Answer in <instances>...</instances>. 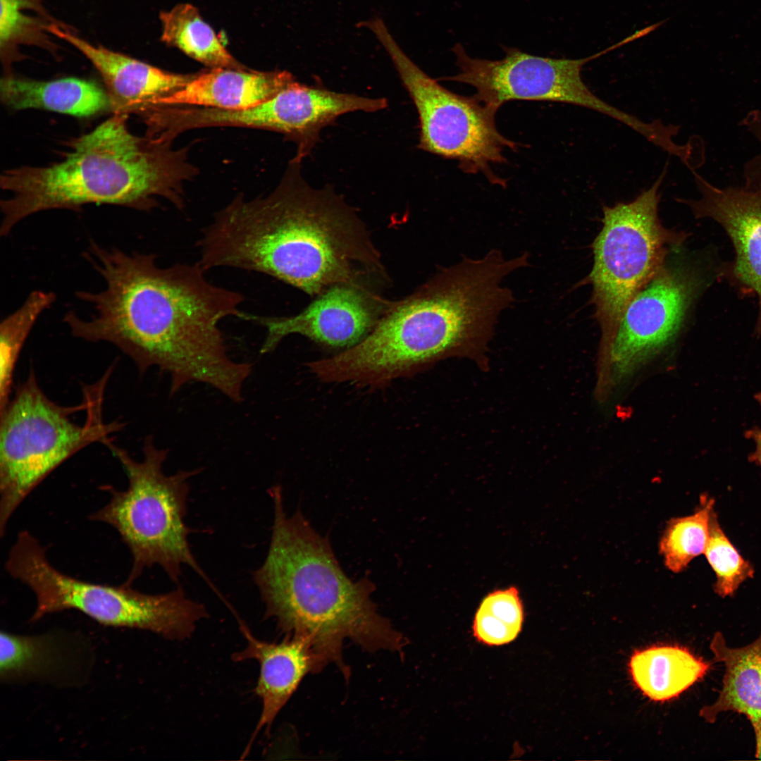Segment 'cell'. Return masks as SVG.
<instances>
[{
  "mask_svg": "<svg viewBox=\"0 0 761 761\" xmlns=\"http://www.w3.org/2000/svg\"><path fill=\"white\" fill-rule=\"evenodd\" d=\"M84 255L104 287L76 293L92 311L86 318L73 311L65 314L63 321L74 337L113 345L140 374L158 367L171 377V395L199 382L235 402L243 401L252 364L230 359L219 326L242 314L241 293L209 282L199 262L161 267L155 254L94 241Z\"/></svg>",
  "mask_w": 761,
  "mask_h": 761,
  "instance_id": "cell-1",
  "label": "cell"
},
{
  "mask_svg": "<svg viewBox=\"0 0 761 761\" xmlns=\"http://www.w3.org/2000/svg\"><path fill=\"white\" fill-rule=\"evenodd\" d=\"M293 159L264 197H235L215 214L197 246L207 271L269 275L318 295L339 283L385 278L378 249L355 210L331 187L312 188Z\"/></svg>",
  "mask_w": 761,
  "mask_h": 761,
  "instance_id": "cell-2",
  "label": "cell"
},
{
  "mask_svg": "<svg viewBox=\"0 0 761 761\" xmlns=\"http://www.w3.org/2000/svg\"><path fill=\"white\" fill-rule=\"evenodd\" d=\"M527 265L524 254L507 259L492 249L481 259L443 268L395 301L359 343L324 359L326 378L380 386L447 355L480 350L514 301L503 279Z\"/></svg>",
  "mask_w": 761,
  "mask_h": 761,
  "instance_id": "cell-3",
  "label": "cell"
},
{
  "mask_svg": "<svg viewBox=\"0 0 761 761\" xmlns=\"http://www.w3.org/2000/svg\"><path fill=\"white\" fill-rule=\"evenodd\" d=\"M268 492L273 504L271 540L264 562L252 573L266 618L276 619L285 635L309 638L318 672L333 662L349 676L342 658L346 639L371 652H401L406 640L378 612L371 598L373 583L347 576L328 538L300 509L287 515L280 485Z\"/></svg>",
  "mask_w": 761,
  "mask_h": 761,
  "instance_id": "cell-4",
  "label": "cell"
},
{
  "mask_svg": "<svg viewBox=\"0 0 761 761\" xmlns=\"http://www.w3.org/2000/svg\"><path fill=\"white\" fill-rule=\"evenodd\" d=\"M127 118L114 113L75 138L61 161L5 171L0 185L11 195L1 202V236L47 210L78 211L94 204L147 211L157 204V197L182 207V184L195 171L186 152L147 135L132 134Z\"/></svg>",
  "mask_w": 761,
  "mask_h": 761,
  "instance_id": "cell-5",
  "label": "cell"
},
{
  "mask_svg": "<svg viewBox=\"0 0 761 761\" xmlns=\"http://www.w3.org/2000/svg\"><path fill=\"white\" fill-rule=\"evenodd\" d=\"M106 384L100 380L84 387V401L74 407L49 399L32 368L16 388L0 413L1 537L15 511L47 476L83 448L104 445L122 429L121 422L103 419Z\"/></svg>",
  "mask_w": 761,
  "mask_h": 761,
  "instance_id": "cell-6",
  "label": "cell"
},
{
  "mask_svg": "<svg viewBox=\"0 0 761 761\" xmlns=\"http://www.w3.org/2000/svg\"><path fill=\"white\" fill-rule=\"evenodd\" d=\"M104 445L121 464L128 484L123 490L102 485L110 499L89 519L111 526L129 549L132 562L125 583L132 585L146 569L154 565L178 583L182 567L188 566L214 588L192 554L188 536L193 531L185 522L189 478L202 469L166 475L163 465L168 450L157 447L152 435L144 441L140 461L111 440Z\"/></svg>",
  "mask_w": 761,
  "mask_h": 761,
  "instance_id": "cell-7",
  "label": "cell"
},
{
  "mask_svg": "<svg viewBox=\"0 0 761 761\" xmlns=\"http://www.w3.org/2000/svg\"><path fill=\"white\" fill-rule=\"evenodd\" d=\"M6 570L35 596L30 621L75 610L106 626L145 630L168 639L184 640L192 636L197 623L208 616L204 606L187 597L180 586L165 593L148 594L125 583H95L66 574L50 563L45 547L28 531L18 533Z\"/></svg>",
  "mask_w": 761,
  "mask_h": 761,
  "instance_id": "cell-8",
  "label": "cell"
},
{
  "mask_svg": "<svg viewBox=\"0 0 761 761\" xmlns=\"http://www.w3.org/2000/svg\"><path fill=\"white\" fill-rule=\"evenodd\" d=\"M664 174L633 201L602 209V227L593 244L594 263L588 276L602 330L600 352L609 346L629 302L664 266L670 249L685 239L682 233L664 227L658 216Z\"/></svg>",
  "mask_w": 761,
  "mask_h": 761,
  "instance_id": "cell-9",
  "label": "cell"
},
{
  "mask_svg": "<svg viewBox=\"0 0 761 761\" xmlns=\"http://www.w3.org/2000/svg\"><path fill=\"white\" fill-rule=\"evenodd\" d=\"M370 30L390 56L403 85L417 110L419 148L444 159L456 160L467 173H482L493 184L505 180L493 166L507 161L505 149L517 144L501 135L495 125L497 110L443 87L416 66L400 48L378 17L361 23Z\"/></svg>",
  "mask_w": 761,
  "mask_h": 761,
  "instance_id": "cell-10",
  "label": "cell"
},
{
  "mask_svg": "<svg viewBox=\"0 0 761 761\" xmlns=\"http://www.w3.org/2000/svg\"><path fill=\"white\" fill-rule=\"evenodd\" d=\"M705 280L686 262L666 265L629 302L600 352L597 395L611 390L676 339Z\"/></svg>",
  "mask_w": 761,
  "mask_h": 761,
  "instance_id": "cell-11",
  "label": "cell"
},
{
  "mask_svg": "<svg viewBox=\"0 0 761 761\" xmlns=\"http://www.w3.org/2000/svg\"><path fill=\"white\" fill-rule=\"evenodd\" d=\"M621 46L618 42L579 59L531 55L515 47H502L500 60L471 58L462 45L452 51L459 73L443 80L464 83L476 89L474 97L495 110L511 100L567 103L598 111L615 120L621 111L595 95L581 78L583 65Z\"/></svg>",
  "mask_w": 761,
  "mask_h": 761,
  "instance_id": "cell-12",
  "label": "cell"
},
{
  "mask_svg": "<svg viewBox=\"0 0 761 761\" xmlns=\"http://www.w3.org/2000/svg\"><path fill=\"white\" fill-rule=\"evenodd\" d=\"M369 285H334L295 315L267 316L243 312L240 318L265 328L261 354L271 352L292 334L303 335L327 347L347 349L362 340L394 302L375 292Z\"/></svg>",
  "mask_w": 761,
  "mask_h": 761,
  "instance_id": "cell-13",
  "label": "cell"
},
{
  "mask_svg": "<svg viewBox=\"0 0 761 761\" xmlns=\"http://www.w3.org/2000/svg\"><path fill=\"white\" fill-rule=\"evenodd\" d=\"M701 197L681 199L696 218H710L724 229L735 249L734 282L758 299L756 333H761V190L719 188L692 171Z\"/></svg>",
  "mask_w": 761,
  "mask_h": 761,
  "instance_id": "cell-14",
  "label": "cell"
},
{
  "mask_svg": "<svg viewBox=\"0 0 761 761\" xmlns=\"http://www.w3.org/2000/svg\"><path fill=\"white\" fill-rule=\"evenodd\" d=\"M385 98L340 93L294 82L255 109L260 129L284 134L297 147L295 159L309 155L321 130L339 116L353 111L376 112L386 108Z\"/></svg>",
  "mask_w": 761,
  "mask_h": 761,
  "instance_id": "cell-15",
  "label": "cell"
},
{
  "mask_svg": "<svg viewBox=\"0 0 761 761\" xmlns=\"http://www.w3.org/2000/svg\"><path fill=\"white\" fill-rule=\"evenodd\" d=\"M48 31L80 51L102 77L112 103V111L142 120L156 110L160 101L183 87L196 74L166 72L116 52L95 46L53 23Z\"/></svg>",
  "mask_w": 761,
  "mask_h": 761,
  "instance_id": "cell-16",
  "label": "cell"
},
{
  "mask_svg": "<svg viewBox=\"0 0 761 761\" xmlns=\"http://www.w3.org/2000/svg\"><path fill=\"white\" fill-rule=\"evenodd\" d=\"M247 641L244 650L233 660L254 659L259 664V675L254 688L261 701V712L252 741L262 729L268 732L279 712L309 673L318 672L317 662L310 641L302 635H286L279 643H270L254 637L240 624Z\"/></svg>",
  "mask_w": 761,
  "mask_h": 761,
  "instance_id": "cell-17",
  "label": "cell"
},
{
  "mask_svg": "<svg viewBox=\"0 0 761 761\" xmlns=\"http://www.w3.org/2000/svg\"><path fill=\"white\" fill-rule=\"evenodd\" d=\"M85 643L62 633L24 636L1 631V681L71 682L73 676L78 671L85 673L91 664Z\"/></svg>",
  "mask_w": 761,
  "mask_h": 761,
  "instance_id": "cell-18",
  "label": "cell"
},
{
  "mask_svg": "<svg viewBox=\"0 0 761 761\" xmlns=\"http://www.w3.org/2000/svg\"><path fill=\"white\" fill-rule=\"evenodd\" d=\"M294 82L292 75L286 71L215 68L196 74L183 87L163 98L156 110L175 106L246 109L271 98Z\"/></svg>",
  "mask_w": 761,
  "mask_h": 761,
  "instance_id": "cell-19",
  "label": "cell"
},
{
  "mask_svg": "<svg viewBox=\"0 0 761 761\" xmlns=\"http://www.w3.org/2000/svg\"><path fill=\"white\" fill-rule=\"evenodd\" d=\"M710 650L724 667L722 688L716 700L705 706L700 715L714 722L725 712L744 715L754 732L761 726V633L752 643L739 648L729 646L721 632H716Z\"/></svg>",
  "mask_w": 761,
  "mask_h": 761,
  "instance_id": "cell-20",
  "label": "cell"
},
{
  "mask_svg": "<svg viewBox=\"0 0 761 761\" xmlns=\"http://www.w3.org/2000/svg\"><path fill=\"white\" fill-rule=\"evenodd\" d=\"M0 95L2 103L13 110L39 109L78 117L112 110L107 90L77 78L39 81L9 74L1 80Z\"/></svg>",
  "mask_w": 761,
  "mask_h": 761,
  "instance_id": "cell-21",
  "label": "cell"
},
{
  "mask_svg": "<svg viewBox=\"0 0 761 761\" xmlns=\"http://www.w3.org/2000/svg\"><path fill=\"white\" fill-rule=\"evenodd\" d=\"M710 664L678 645L652 646L631 657L632 679L641 692L658 702L673 699L703 678Z\"/></svg>",
  "mask_w": 761,
  "mask_h": 761,
  "instance_id": "cell-22",
  "label": "cell"
},
{
  "mask_svg": "<svg viewBox=\"0 0 761 761\" xmlns=\"http://www.w3.org/2000/svg\"><path fill=\"white\" fill-rule=\"evenodd\" d=\"M160 20L161 39L167 44L212 68L246 69L228 51L194 6L177 5L162 12Z\"/></svg>",
  "mask_w": 761,
  "mask_h": 761,
  "instance_id": "cell-23",
  "label": "cell"
},
{
  "mask_svg": "<svg viewBox=\"0 0 761 761\" xmlns=\"http://www.w3.org/2000/svg\"><path fill=\"white\" fill-rule=\"evenodd\" d=\"M56 299L51 292L37 290L0 325V413L10 401L14 370L23 345L39 316Z\"/></svg>",
  "mask_w": 761,
  "mask_h": 761,
  "instance_id": "cell-24",
  "label": "cell"
},
{
  "mask_svg": "<svg viewBox=\"0 0 761 761\" xmlns=\"http://www.w3.org/2000/svg\"><path fill=\"white\" fill-rule=\"evenodd\" d=\"M714 505V500L703 495L693 514L673 518L667 523L660 541V552L672 571H683L694 558L704 553Z\"/></svg>",
  "mask_w": 761,
  "mask_h": 761,
  "instance_id": "cell-25",
  "label": "cell"
},
{
  "mask_svg": "<svg viewBox=\"0 0 761 761\" xmlns=\"http://www.w3.org/2000/svg\"><path fill=\"white\" fill-rule=\"evenodd\" d=\"M524 606L517 588L495 590L485 596L474 617V636L488 645L513 641L520 633Z\"/></svg>",
  "mask_w": 761,
  "mask_h": 761,
  "instance_id": "cell-26",
  "label": "cell"
},
{
  "mask_svg": "<svg viewBox=\"0 0 761 761\" xmlns=\"http://www.w3.org/2000/svg\"><path fill=\"white\" fill-rule=\"evenodd\" d=\"M704 555L716 576L714 592L722 598L734 595L744 581L754 576L753 565L731 543L714 510L710 516Z\"/></svg>",
  "mask_w": 761,
  "mask_h": 761,
  "instance_id": "cell-27",
  "label": "cell"
},
{
  "mask_svg": "<svg viewBox=\"0 0 761 761\" xmlns=\"http://www.w3.org/2000/svg\"><path fill=\"white\" fill-rule=\"evenodd\" d=\"M0 44L1 52L7 54L19 44L43 40V31L51 23H45L30 13L42 10L39 0H0Z\"/></svg>",
  "mask_w": 761,
  "mask_h": 761,
  "instance_id": "cell-28",
  "label": "cell"
},
{
  "mask_svg": "<svg viewBox=\"0 0 761 761\" xmlns=\"http://www.w3.org/2000/svg\"><path fill=\"white\" fill-rule=\"evenodd\" d=\"M741 125L755 137L761 146V110L748 112L743 118ZM744 187L761 190V151L744 165Z\"/></svg>",
  "mask_w": 761,
  "mask_h": 761,
  "instance_id": "cell-29",
  "label": "cell"
},
{
  "mask_svg": "<svg viewBox=\"0 0 761 761\" xmlns=\"http://www.w3.org/2000/svg\"><path fill=\"white\" fill-rule=\"evenodd\" d=\"M755 399L761 407V392L755 395ZM746 438L752 440L755 444L754 451L750 454L749 460L761 469V428L755 427L745 431Z\"/></svg>",
  "mask_w": 761,
  "mask_h": 761,
  "instance_id": "cell-30",
  "label": "cell"
},
{
  "mask_svg": "<svg viewBox=\"0 0 761 761\" xmlns=\"http://www.w3.org/2000/svg\"><path fill=\"white\" fill-rule=\"evenodd\" d=\"M755 739V757L761 760V726L754 732Z\"/></svg>",
  "mask_w": 761,
  "mask_h": 761,
  "instance_id": "cell-31",
  "label": "cell"
}]
</instances>
